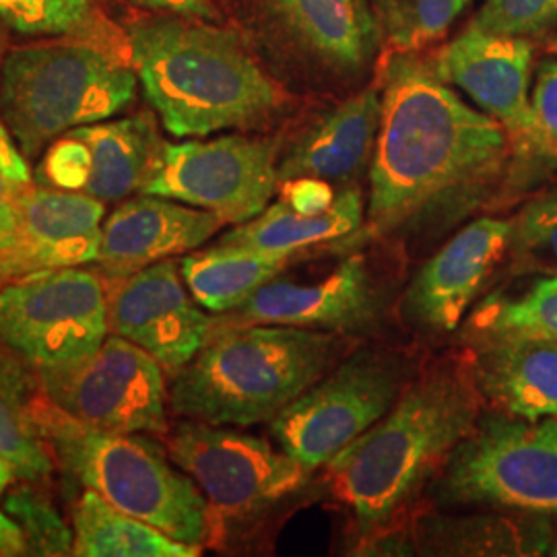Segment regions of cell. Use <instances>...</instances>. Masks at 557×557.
Instances as JSON below:
<instances>
[{
    "label": "cell",
    "mask_w": 557,
    "mask_h": 557,
    "mask_svg": "<svg viewBox=\"0 0 557 557\" xmlns=\"http://www.w3.org/2000/svg\"><path fill=\"white\" fill-rule=\"evenodd\" d=\"M380 94L370 227L386 236L485 199L515 149L498 120L462 100L418 52L388 60Z\"/></svg>",
    "instance_id": "cell-1"
},
{
    "label": "cell",
    "mask_w": 557,
    "mask_h": 557,
    "mask_svg": "<svg viewBox=\"0 0 557 557\" xmlns=\"http://www.w3.org/2000/svg\"><path fill=\"white\" fill-rule=\"evenodd\" d=\"M143 94L172 137L257 128L283 91L232 29L151 13L126 29Z\"/></svg>",
    "instance_id": "cell-2"
},
{
    "label": "cell",
    "mask_w": 557,
    "mask_h": 557,
    "mask_svg": "<svg viewBox=\"0 0 557 557\" xmlns=\"http://www.w3.org/2000/svg\"><path fill=\"white\" fill-rule=\"evenodd\" d=\"M481 398L471 363L430 368L376 425L324 465L333 494L363 529L384 524L475 432Z\"/></svg>",
    "instance_id": "cell-3"
},
{
    "label": "cell",
    "mask_w": 557,
    "mask_h": 557,
    "mask_svg": "<svg viewBox=\"0 0 557 557\" xmlns=\"http://www.w3.org/2000/svg\"><path fill=\"white\" fill-rule=\"evenodd\" d=\"M337 333L281 324L215 326L205 347L174 374L176 416L215 425L273 421L337 361Z\"/></svg>",
    "instance_id": "cell-4"
},
{
    "label": "cell",
    "mask_w": 557,
    "mask_h": 557,
    "mask_svg": "<svg viewBox=\"0 0 557 557\" xmlns=\"http://www.w3.org/2000/svg\"><path fill=\"white\" fill-rule=\"evenodd\" d=\"M34 418L54 462L85 490L168 537L202 549L218 543L220 515L158 442L81 423L40 393Z\"/></svg>",
    "instance_id": "cell-5"
},
{
    "label": "cell",
    "mask_w": 557,
    "mask_h": 557,
    "mask_svg": "<svg viewBox=\"0 0 557 557\" xmlns=\"http://www.w3.org/2000/svg\"><path fill=\"white\" fill-rule=\"evenodd\" d=\"M131 52L85 38L9 48L0 71V120L27 160L64 133L114 119L137 96Z\"/></svg>",
    "instance_id": "cell-6"
},
{
    "label": "cell",
    "mask_w": 557,
    "mask_h": 557,
    "mask_svg": "<svg viewBox=\"0 0 557 557\" xmlns=\"http://www.w3.org/2000/svg\"><path fill=\"white\" fill-rule=\"evenodd\" d=\"M165 370L110 335L79 359L36 368L41 397L81 423L119 434H168Z\"/></svg>",
    "instance_id": "cell-7"
},
{
    "label": "cell",
    "mask_w": 557,
    "mask_h": 557,
    "mask_svg": "<svg viewBox=\"0 0 557 557\" xmlns=\"http://www.w3.org/2000/svg\"><path fill=\"white\" fill-rule=\"evenodd\" d=\"M108 335V283L96 269H57L0 287V343L34 368L89 356Z\"/></svg>",
    "instance_id": "cell-8"
},
{
    "label": "cell",
    "mask_w": 557,
    "mask_h": 557,
    "mask_svg": "<svg viewBox=\"0 0 557 557\" xmlns=\"http://www.w3.org/2000/svg\"><path fill=\"white\" fill-rule=\"evenodd\" d=\"M165 450L225 518L252 517L296 494L310 469L271 442L199 419L168 430Z\"/></svg>",
    "instance_id": "cell-9"
},
{
    "label": "cell",
    "mask_w": 557,
    "mask_h": 557,
    "mask_svg": "<svg viewBox=\"0 0 557 557\" xmlns=\"http://www.w3.org/2000/svg\"><path fill=\"white\" fill-rule=\"evenodd\" d=\"M398 397L397 363L359 351L285 407L271 430L287 455L314 471L376 425Z\"/></svg>",
    "instance_id": "cell-10"
},
{
    "label": "cell",
    "mask_w": 557,
    "mask_h": 557,
    "mask_svg": "<svg viewBox=\"0 0 557 557\" xmlns=\"http://www.w3.org/2000/svg\"><path fill=\"white\" fill-rule=\"evenodd\" d=\"M277 156L275 140L246 135L163 143L143 195L178 200L239 225L257 218L275 197Z\"/></svg>",
    "instance_id": "cell-11"
},
{
    "label": "cell",
    "mask_w": 557,
    "mask_h": 557,
    "mask_svg": "<svg viewBox=\"0 0 557 557\" xmlns=\"http://www.w3.org/2000/svg\"><path fill=\"white\" fill-rule=\"evenodd\" d=\"M442 490L462 504L557 515V442L543 423H478L446 460Z\"/></svg>",
    "instance_id": "cell-12"
},
{
    "label": "cell",
    "mask_w": 557,
    "mask_h": 557,
    "mask_svg": "<svg viewBox=\"0 0 557 557\" xmlns=\"http://www.w3.org/2000/svg\"><path fill=\"white\" fill-rule=\"evenodd\" d=\"M163 143L149 112L85 124L48 145L34 178L41 186L122 202L143 193Z\"/></svg>",
    "instance_id": "cell-13"
},
{
    "label": "cell",
    "mask_w": 557,
    "mask_h": 557,
    "mask_svg": "<svg viewBox=\"0 0 557 557\" xmlns=\"http://www.w3.org/2000/svg\"><path fill=\"white\" fill-rule=\"evenodd\" d=\"M106 283L110 335L137 345L172 376L213 335L215 319H209L188 294L178 260H160Z\"/></svg>",
    "instance_id": "cell-14"
},
{
    "label": "cell",
    "mask_w": 557,
    "mask_h": 557,
    "mask_svg": "<svg viewBox=\"0 0 557 557\" xmlns=\"http://www.w3.org/2000/svg\"><path fill=\"white\" fill-rule=\"evenodd\" d=\"M531 40L465 29L434 59L440 77L467 94L481 112L498 120L515 147L529 156L554 158L531 108Z\"/></svg>",
    "instance_id": "cell-15"
},
{
    "label": "cell",
    "mask_w": 557,
    "mask_h": 557,
    "mask_svg": "<svg viewBox=\"0 0 557 557\" xmlns=\"http://www.w3.org/2000/svg\"><path fill=\"white\" fill-rule=\"evenodd\" d=\"M380 314L376 283L361 257H349L312 283L275 277L215 326L281 324L349 335L372 326Z\"/></svg>",
    "instance_id": "cell-16"
},
{
    "label": "cell",
    "mask_w": 557,
    "mask_h": 557,
    "mask_svg": "<svg viewBox=\"0 0 557 557\" xmlns=\"http://www.w3.org/2000/svg\"><path fill=\"white\" fill-rule=\"evenodd\" d=\"M103 218V200L36 182L23 200L13 238L0 250V287L46 271L94 264Z\"/></svg>",
    "instance_id": "cell-17"
},
{
    "label": "cell",
    "mask_w": 557,
    "mask_h": 557,
    "mask_svg": "<svg viewBox=\"0 0 557 557\" xmlns=\"http://www.w3.org/2000/svg\"><path fill=\"white\" fill-rule=\"evenodd\" d=\"M510 221L481 218L444 244L411 281L405 314L419 329L450 333L508 252Z\"/></svg>",
    "instance_id": "cell-18"
},
{
    "label": "cell",
    "mask_w": 557,
    "mask_h": 557,
    "mask_svg": "<svg viewBox=\"0 0 557 557\" xmlns=\"http://www.w3.org/2000/svg\"><path fill=\"white\" fill-rule=\"evenodd\" d=\"M223 225L209 211L140 193L119 202L101 223L94 264L103 278L128 277L160 260L197 250Z\"/></svg>",
    "instance_id": "cell-19"
},
{
    "label": "cell",
    "mask_w": 557,
    "mask_h": 557,
    "mask_svg": "<svg viewBox=\"0 0 557 557\" xmlns=\"http://www.w3.org/2000/svg\"><path fill=\"white\" fill-rule=\"evenodd\" d=\"M382 120V94L363 89L317 120L278 163V180L349 182L374 156Z\"/></svg>",
    "instance_id": "cell-20"
},
{
    "label": "cell",
    "mask_w": 557,
    "mask_h": 557,
    "mask_svg": "<svg viewBox=\"0 0 557 557\" xmlns=\"http://www.w3.org/2000/svg\"><path fill=\"white\" fill-rule=\"evenodd\" d=\"M289 38L337 75H358L374 60L382 34L370 0H267Z\"/></svg>",
    "instance_id": "cell-21"
},
{
    "label": "cell",
    "mask_w": 557,
    "mask_h": 557,
    "mask_svg": "<svg viewBox=\"0 0 557 557\" xmlns=\"http://www.w3.org/2000/svg\"><path fill=\"white\" fill-rule=\"evenodd\" d=\"M471 372L481 397L510 418L557 419V343L502 338L479 343Z\"/></svg>",
    "instance_id": "cell-22"
},
{
    "label": "cell",
    "mask_w": 557,
    "mask_h": 557,
    "mask_svg": "<svg viewBox=\"0 0 557 557\" xmlns=\"http://www.w3.org/2000/svg\"><path fill=\"white\" fill-rule=\"evenodd\" d=\"M363 223V199L358 188H343L326 207L299 205L281 195L252 220L223 234L218 244L271 255L306 252L324 242L345 238Z\"/></svg>",
    "instance_id": "cell-23"
},
{
    "label": "cell",
    "mask_w": 557,
    "mask_h": 557,
    "mask_svg": "<svg viewBox=\"0 0 557 557\" xmlns=\"http://www.w3.org/2000/svg\"><path fill=\"white\" fill-rule=\"evenodd\" d=\"M292 255H271L232 246H211L180 260L182 278L200 308L225 314L278 277Z\"/></svg>",
    "instance_id": "cell-24"
},
{
    "label": "cell",
    "mask_w": 557,
    "mask_h": 557,
    "mask_svg": "<svg viewBox=\"0 0 557 557\" xmlns=\"http://www.w3.org/2000/svg\"><path fill=\"white\" fill-rule=\"evenodd\" d=\"M75 554L81 557H197L199 545L168 537L85 490L73 506Z\"/></svg>",
    "instance_id": "cell-25"
},
{
    "label": "cell",
    "mask_w": 557,
    "mask_h": 557,
    "mask_svg": "<svg viewBox=\"0 0 557 557\" xmlns=\"http://www.w3.org/2000/svg\"><path fill=\"white\" fill-rule=\"evenodd\" d=\"M0 343V455L9 458L17 475L40 483L50 478L54 457L41 438L34 418L38 398L36 368Z\"/></svg>",
    "instance_id": "cell-26"
},
{
    "label": "cell",
    "mask_w": 557,
    "mask_h": 557,
    "mask_svg": "<svg viewBox=\"0 0 557 557\" xmlns=\"http://www.w3.org/2000/svg\"><path fill=\"white\" fill-rule=\"evenodd\" d=\"M0 25L29 38H85L131 52L100 0H0Z\"/></svg>",
    "instance_id": "cell-27"
},
{
    "label": "cell",
    "mask_w": 557,
    "mask_h": 557,
    "mask_svg": "<svg viewBox=\"0 0 557 557\" xmlns=\"http://www.w3.org/2000/svg\"><path fill=\"white\" fill-rule=\"evenodd\" d=\"M469 333L478 343L502 338L557 343V275L535 278L518 294H492L473 312Z\"/></svg>",
    "instance_id": "cell-28"
},
{
    "label": "cell",
    "mask_w": 557,
    "mask_h": 557,
    "mask_svg": "<svg viewBox=\"0 0 557 557\" xmlns=\"http://www.w3.org/2000/svg\"><path fill=\"white\" fill-rule=\"evenodd\" d=\"M473 0H370L382 40L397 52H419L440 40Z\"/></svg>",
    "instance_id": "cell-29"
},
{
    "label": "cell",
    "mask_w": 557,
    "mask_h": 557,
    "mask_svg": "<svg viewBox=\"0 0 557 557\" xmlns=\"http://www.w3.org/2000/svg\"><path fill=\"white\" fill-rule=\"evenodd\" d=\"M4 512L20 524L27 556H73L75 531L60 517L52 499L48 498L36 481L25 479L4 498Z\"/></svg>",
    "instance_id": "cell-30"
},
{
    "label": "cell",
    "mask_w": 557,
    "mask_h": 557,
    "mask_svg": "<svg viewBox=\"0 0 557 557\" xmlns=\"http://www.w3.org/2000/svg\"><path fill=\"white\" fill-rule=\"evenodd\" d=\"M510 223L508 250L518 264L557 275V186L529 200Z\"/></svg>",
    "instance_id": "cell-31"
},
{
    "label": "cell",
    "mask_w": 557,
    "mask_h": 557,
    "mask_svg": "<svg viewBox=\"0 0 557 557\" xmlns=\"http://www.w3.org/2000/svg\"><path fill=\"white\" fill-rule=\"evenodd\" d=\"M469 29L537 40L557 32V0H483Z\"/></svg>",
    "instance_id": "cell-32"
},
{
    "label": "cell",
    "mask_w": 557,
    "mask_h": 557,
    "mask_svg": "<svg viewBox=\"0 0 557 557\" xmlns=\"http://www.w3.org/2000/svg\"><path fill=\"white\" fill-rule=\"evenodd\" d=\"M34 184L29 160L0 120V250L13 238L23 200Z\"/></svg>",
    "instance_id": "cell-33"
},
{
    "label": "cell",
    "mask_w": 557,
    "mask_h": 557,
    "mask_svg": "<svg viewBox=\"0 0 557 557\" xmlns=\"http://www.w3.org/2000/svg\"><path fill=\"white\" fill-rule=\"evenodd\" d=\"M531 108L541 135L557 153V57L539 62Z\"/></svg>",
    "instance_id": "cell-34"
},
{
    "label": "cell",
    "mask_w": 557,
    "mask_h": 557,
    "mask_svg": "<svg viewBox=\"0 0 557 557\" xmlns=\"http://www.w3.org/2000/svg\"><path fill=\"white\" fill-rule=\"evenodd\" d=\"M145 13L180 15L193 20L218 21L220 11L211 0H122Z\"/></svg>",
    "instance_id": "cell-35"
},
{
    "label": "cell",
    "mask_w": 557,
    "mask_h": 557,
    "mask_svg": "<svg viewBox=\"0 0 557 557\" xmlns=\"http://www.w3.org/2000/svg\"><path fill=\"white\" fill-rule=\"evenodd\" d=\"M27 556V541L20 524L0 510V557Z\"/></svg>",
    "instance_id": "cell-36"
},
{
    "label": "cell",
    "mask_w": 557,
    "mask_h": 557,
    "mask_svg": "<svg viewBox=\"0 0 557 557\" xmlns=\"http://www.w3.org/2000/svg\"><path fill=\"white\" fill-rule=\"evenodd\" d=\"M15 478H20V475H17L13 462H11L9 458L0 455V498H2V494L7 492V487L15 481Z\"/></svg>",
    "instance_id": "cell-37"
},
{
    "label": "cell",
    "mask_w": 557,
    "mask_h": 557,
    "mask_svg": "<svg viewBox=\"0 0 557 557\" xmlns=\"http://www.w3.org/2000/svg\"><path fill=\"white\" fill-rule=\"evenodd\" d=\"M7 52H9V41H7V34H4V27L0 25V71H2V62H4V57H7Z\"/></svg>",
    "instance_id": "cell-38"
},
{
    "label": "cell",
    "mask_w": 557,
    "mask_h": 557,
    "mask_svg": "<svg viewBox=\"0 0 557 557\" xmlns=\"http://www.w3.org/2000/svg\"><path fill=\"white\" fill-rule=\"evenodd\" d=\"M543 425H545L547 434L557 442V419H543Z\"/></svg>",
    "instance_id": "cell-39"
},
{
    "label": "cell",
    "mask_w": 557,
    "mask_h": 557,
    "mask_svg": "<svg viewBox=\"0 0 557 557\" xmlns=\"http://www.w3.org/2000/svg\"><path fill=\"white\" fill-rule=\"evenodd\" d=\"M552 50H554V54H557V40L552 44Z\"/></svg>",
    "instance_id": "cell-40"
}]
</instances>
